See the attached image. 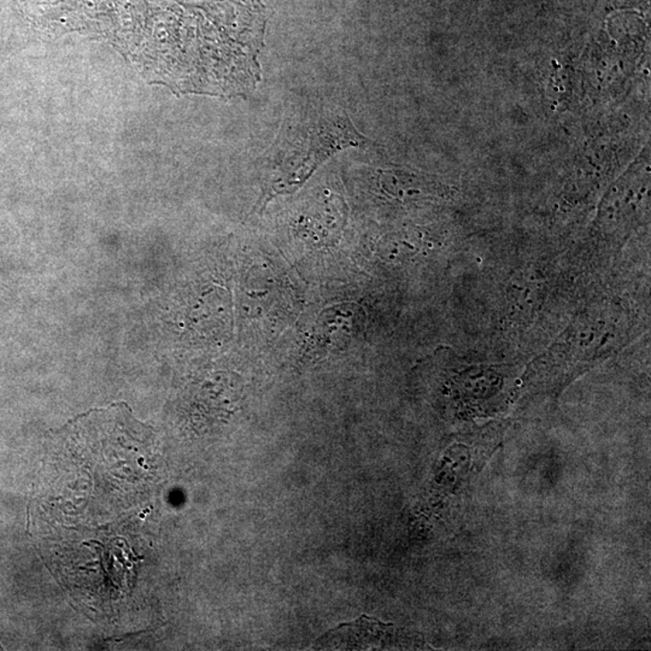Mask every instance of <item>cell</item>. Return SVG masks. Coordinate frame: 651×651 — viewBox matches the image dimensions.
Listing matches in <instances>:
<instances>
[{
    "mask_svg": "<svg viewBox=\"0 0 651 651\" xmlns=\"http://www.w3.org/2000/svg\"><path fill=\"white\" fill-rule=\"evenodd\" d=\"M637 313L623 303L599 302L578 313L544 353L530 362L526 390L556 394L575 379L625 349L639 333Z\"/></svg>",
    "mask_w": 651,
    "mask_h": 651,
    "instance_id": "cell-1",
    "label": "cell"
},
{
    "mask_svg": "<svg viewBox=\"0 0 651 651\" xmlns=\"http://www.w3.org/2000/svg\"><path fill=\"white\" fill-rule=\"evenodd\" d=\"M265 175L262 201L295 192L337 151L363 146L366 138L351 125L346 113H306L298 122L281 130Z\"/></svg>",
    "mask_w": 651,
    "mask_h": 651,
    "instance_id": "cell-2",
    "label": "cell"
},
{
    "mask_svg": "<svg viewBox=\"0 0 651 651\" xmlns=\"http://www.w3.org/2000/svg\"><path fill=\"white\" fill-rule=\"evenodd\" d=\"M446 378V388L463 412L475 414L501 401L512 384V368L503 364L475 363L454 351L442 349L434 355Z\"/></svg>",
    "mask_w": 651,
    "mask_h": 651,
    "instance_id": "cell-3",
    "label": "cell"
},
{
    "mask_svg": "<svg viewBox=\"0 0 651 651\" xmlns=\"http://www.w3.org/2000/svg\"><path fill=\"white\" fill-rule=\"evenodd\" d=\"M649 162L632 165L605 193L594 222V234L603 243H623L638 225L649 201Z\"/></svg>",
    "mask_w": 651,
    "mask_h": 651,
    "instance_id": "cell-4",
    "label": "cell"
},
{
    "mask_svg": "<svg viewBox=\"0 0 651 651\" xmlns=\"http://www.w3.org/2000/svg\"><path fill=\"white\" fill-rule=\"evenodd\" d=\"M338 312L339 308H332L327 310L321 315L319 322L318 339L322 344H326L323 349H329V347H336L337 344L346 343V340L351 337L353 332L355 322V313L350 315L346 321L340 323V326H337Z\"/></svg>",
    "mask_w": 651,
    "mask_h": 651,
    "instance_id": "cell-5",
    "label": "cell"
}]
</instances>
